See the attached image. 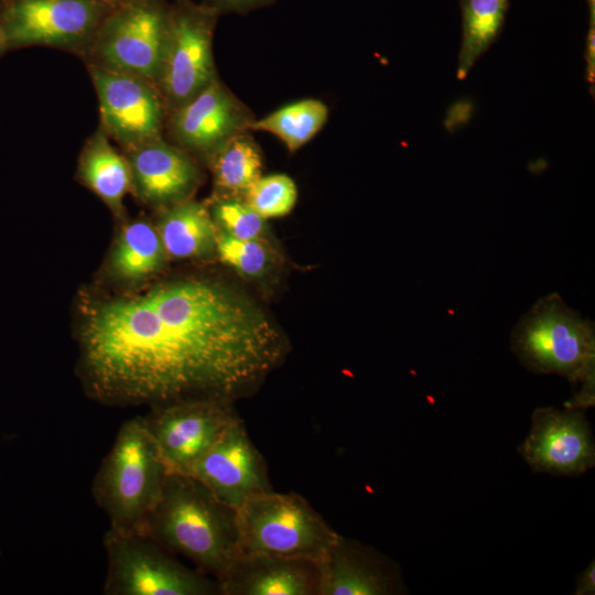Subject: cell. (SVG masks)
<instances>
[{"mask_svg": "<svg viewBox=\"0 0 595 595\" xmlns=\"http://www.w3.org/2000/svg\"><path fill=\"white\" fill-rule=\"evenodd\" d=\"M77 339L88 396L119 407L234 402L288 350L278 326L251 299L197 278L89 303Z\"/></svg>", "mask_w": 595, "mask_h": 595, "instance_id": "1", "label": "cell"}, {"mask_svg": "<svg viewBox=\"0 0 595 595\" xmlns=\"http://www.w3.org/2000/svg\"><path fill=\"white\" fill-rule=\"evenodd\" d=\"M216 582L241 554L237 509L219 501L194 477L167 472L140 532Z\"/></svg>", "mask_w": 595, "mask_h": 595, "instance_id": "2", "label": "cell"}, {"mask_svg": "<svg viewBox=\"0 0 595 595\" xmlns=\"http://www.w3.org/2000/svg\"><path fill=\"white\" fill-rule=\"evenodd\" d=\"M167 469L142 416L125 421L91 483L109 528L140 532L158 502Z\"/></svg>", "mask_w": 595, "mask_h": 595, "instance_id": "3", "label": "cell"}, {"mask_svg": "<svg viewBox=\"0 0 595 595\" xmlns=\"http://www.w3.org/2000/svg\"><path fill=\"white\" fill-rule=\"evenodd\" d=\"M512 348L521 364L539 374H558L581 390L566 408L594 404V329L555 295L540 301L518 325Z\"/></svg>", "mask_w": 595, "mask_h": 595, "instance_id": "4", "label": "cell"}, {"mask_svg": "<svg viewBox=\"0 0 595 595\" xmlns=\"http://www.w3.org/2000/svg\"><path fill=\"white\" fill-rule=\"evenodd\" d=\"M237 513L241 553L317 562L340 537L295 493L255 496Z\"/></svg>", "mask_w": 595, "mask_h": 595, "instance_id": "5", "label": "cell"}, {"mask_svg": "<svg viewBox=\"0 0 595 595\" xmlns=\"http://www.w3.org/2000/svg\"><path fill=\"white\" fill-rule=\"evenodd\" d=\"M102 543L105 595H220L214 578L182 564L147 536L108 528Z\"/></svg>", "mask_w": 595, "mask_h": 595, "instance_id": "6", "label": "cell"}, {"mask_svg": "<svg viewBox=\"0 0 595 595\" xmlns=\"http://www.w3.org/2000/svg\"><path fill=\"white\" fill-rule=\"evenodd\" d=\"M170 6L163 0H130L115 6L88 48L96 64L155 85L164 52Z\"/></svg>", "mask_w": 595, "mask_h": 595, "instance_id": "7", "label": "cell"}, {"mask_svg": "<svg viewBox=\"0 0 595 595\" xmlns=\"http://www.w3.org/2000/svg\"><path fill=\"white\" fill-rule=\"evenodd\" d=\"M218 12L204 3L176 0L155 86L173 110L217 79L213 34Z\"/></svg>", "mask_w": 595, "mask_h": 595, "instance_id": "8", "label": "cell"}, {"mask_svg": "<svg viewBox=\"0 0 595 595\" xmlns=\"http://www.w3.org/2000/svg\"><path fill=\"white\" fill-rule=\"evenodd\" d=\"M113 7L106 0H6L0 28L7 46L84 51Z\"/></svg>", "mask_w": 595, "mask_h": 595, "instance_id": "9", "label": "cell"}, {"mask_svg": "<svg viewBox=\"0 0 595 595\" xmlns=\"http://www.w3.org/2000/svg\"><path fill=\"white\" fill-rule=\"evenodd\" d=\"M143 423L167 472L183 473L239 416L232 401L187 399L150 407Z\"/></svg>", "mask_w": 595, "mask_h": 595, "instance_id": "10", "label": "cell"}, {"mask_svg": "<svg viewBox=\"0 0 595 595\" xmlns=\"http://www.w3.org/2000/svg\"><path fill=\"white\" fill-rule=\"evenodd\" d=\"M183 473L197 479L219 501L234 509L255 496L273 490L266 459L239 416Z\"/></svg>", "mask_w": 595, "mask_h": 595, "instance_id": "11", "label": "cell"}, {"mask_svg": "<svg viewBox=\"0 0 595 595\" xmlns=\"http://www.w3.org/2000/svg\"><path fill=\"white\" fill-rule=\"evenodd\" d=\"M98 96L101 128L128 150L161 138L163 100L156 86L141 77L89 65Z\"/></svg>", "mask_w": 595, "mask_h": 595, "instance_id": "12", "label": "cell"}, {"mask_svg": "<svg viewBox=\"0 0 595 595\" xmlns=\"http://www.w3.org/2000/svg\"><path fill=\"white\" fill-rule=\"evenodd\" d=\"M519 452L537 473L576 476L595 464L594 437L582 409L534 410Z\"/></svg>", "mask_w": 595, "mask_h": 595, "instance_id": "13", "label": "cell"}, {"mask_svg": "<svg viewBox=\"0 0 595 595\" xmlns=\"http://www.w3.org/2000/svg\"><path fill=\"white\" fill-rule=\"evenodd\" d=\"M253 121L251 111L217 78L174 109L170 127L183 147L209 155Z\"/></svg>", "mask_w": 595, "mask_h": 595, "instance_id": "14", "label": "cell"}, {"mask_svg": "<svg viewBox=\"0 0 595 595\" xmlns=\"http://www.w3.org/2000/svg\"><path fill=\"white\" fill-rule=\"evenodd\" d=\"M316 566L317 595H390L404 589L394 563L342 536Z\"/></svg>", "mask_w": 595, "mask_h": 595, "instance_id": "15", "label": "cell"}, {"mask_svg": "<svg viewBox=\"0 0 595 595\" xmlns=\"http://www.w3.org/2000/svg\"><path fill=\"white\" fill-rule=\"evenodd\" d=\"M132 188L145 203L173 205L187 199L199 171L178 148L156 138L129 149Z\"/></svg>", "mask_w": 595, "mask_h": 595, "instance_id": "16", "label": "cell"}, {"mask_svg": "<svg viewBox=\"0 0 595 595\" xmlns=\"http://www.w3.org/2000/svg\"><path fill=\"white\" fill-rule=\"evenodd\" d=\"M220 595H317L316 562L241 553L217 581Z\"/></svg>", "mask_w": 595, "mask_h": 595, "instance_id": "17", "label": "cell"}, {"mask_svg": "<svg viewBox=\"0 0 595 595\" xmlns=\"http://www.w3.org/2000/svg\"><path fill=\"white\" fill-rule=\"evenodd\" d=\"M156 230L166 257L201 258L216 250L218 228L201 203L185 199L173 204L160 218Z\"/></svg>", "mask_w": 595, "mask_h": 595, "instance_id": "18", "label": "cell"}, {"mask_svg": "<svg viewBox=\"0 0 595 595\" xmlns=\"http://www.w3.org/2000/svg\"><path fill=\"white\" fill-rule=\"evenodd\" d=\"M83 183L117 215L123 212V198L132 188L129 162L98 129L85 144L78 165Z\"/></svg>", "mask_w": 595, "mask_h": 595, "instance_id": "19", "label": "cell"}, {"mask_svg": "<svg viewBox=\"0 0 595 595\" xmlns=\"http://www.w3.org/2000/svg\"><path fill=\"white\" fill-rule=\"evenodd\" d=\"M166 253L156 227L147 220H133L120 230L110 253V271L119 279L139 281L156 273Z\"/></svg>", "mask_w": 595, "mask_h": 595, "instance_id": "20", "label": "cell"}, {"mask_svg": "<svg viewBox=\"0 0 595 595\" xmlns=\"http://www.w3.org/2000/svg\"><path fill=\"white\" fill-rule=\"evenodd\" d=\"M463 26L456 76L464 79L498 37L508 0H461Z\"/></svg>", "mask_w": 595, "mask_h": 595, "instance_id": "21", "label": "cell"}, {"mask_svg": "<svg viewBox=\"0 0 595 595\" xmlns=\"http://www.w3.org/2000/svg\"><path fill=\"white\" fill-rule=\"evenodd\" d=\"M208 156L215 185L226 196L245 195L261 176L260 149L246 132L232 137Z\"/></svg>", "mask_w": 595, "mask_h": 595, "instance_id": "22", "label": "cell"}, {"mask_svg": "<svg viewBox=\"0 0 595 595\" xmlns=\"http://www.w3.org/2000/svg\"><path fill=\"white\" fill-rule=\"evenodd\" d=\"M327 118L328 108L322 100L305 98L255 119L250 129L277 136L289 151L294 152L317 134Z\"/></svg>", "mask_w": 595, "mask_h": 595, "instance_id": "23", "label": "cell"}, {"mask_svg": "<svg viewBox=\"0 0 595 595\" xmlns=\"http://www.w3.org/2000/svg\"><path fill=\"white\" fill-rule=\"evenodd\" d=\"M245 202L262 218H278L291 213L298 199L294 181L285 174L260 176L245 193Z\"/></svg>", "mask_w": 595, "mask_h": 595, "instance_id": "24", "label": "cell"}, {"mask_svg": "<svg viewBox=\"0 0 595 595\" xmlns=\"http://www.w3.org/2000/svg\"><path fill=\"white\" fill-rule=\"evenodd\" d=\"M220 260L249 278L266 274L271 266V252L259 239H239L218 230L216 250Z\"/></svg>", "mask_w": 595, "mask_h": 595, "instance_id": "25", "label": "cell"}, {"mask_svg": "<svg viewBox=\"0 0 595 595\" xmlns=\"http://www.w3.org/2000/svg\"><path fill=\"white\" fill-rule=\"evenodd\" d=\"M212 217L219 230L239 239L263 240L266 219L236 196L219 198Z\"/></svg>", "mask_w": 595, "mask_h": 595, "instance_id": "26", "label": "cell"}, {"mask_svg": "<svg viewBox=\"0 0 595 595\" xmlns=\"http://www.w3.org/2000/svg\"><path fill=\"white\" fill-rule=\"evenodd\" d=\"M275 0H205L204 4L213 8L218 13L236 12L245 13L266 4H270Z\"/></svg>", "mask_w": 595, "mask_h": 595, "instance_id": "27", "label": "cell"}, {"mask_svg": "<svg viewBox=\"0 0 595 595\" xmlns=\"http://www.w3.org/2000/svg\"><path fill=\"white\" fill-rule=\"evenodd\" d=\"M595 593V565L594 561L583 570L576 580V595H593Z\"/></svg>", "mask_w": 595, "mask_h": 595, "instance_id": "28", "label": "cell"}, {"mask_svg": "<svg viewBox=\"0 0 595 595\" xmlns=\"http://www.w3.org/2000/svg\"><path fill=\"white\" fill-rule=\"evenodd\" d=\"M594 40H595V14H591L589 30H588L587 44H586L587 78H588V83L591 84L594 83V74H595Z\"/></svg>", "mask_w": 595, "mask_h": 595, "instance_id": "29", "label": "cell"}, {"mask_svg": "<svg viewBox=\"0 0 595 595\" xmlns=\"http://www.w3.org/2000/svg\"><path fill=\"white\" fill-rule=\"evenodd\" d=\"M7 46L4 34L0 28V52Z\"/></svg>", "mask_w": 595, "mask_h": 595, "instance_id": "30", "label": "cell"}, {"mask_svg": "<svg viewBox=\"0 0 595 595\" xmlns=\"http://www.w3.org/2000/svg\"><path fill=\"white\" fill-rule=\"evenodd\" d=\"M108 1L109 3L113 4V6H117V4H120V3H123V2H127V1H130V0H106Z\"/></svg>", "mask_w": 595, "mask_h": 595, "instance_id": "31", "label": "cell"}]
</instances>
